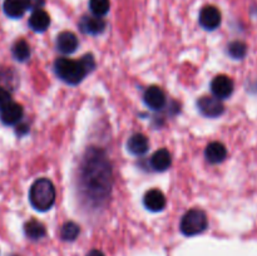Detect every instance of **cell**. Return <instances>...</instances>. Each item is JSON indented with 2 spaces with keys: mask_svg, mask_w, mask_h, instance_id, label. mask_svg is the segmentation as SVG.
Here are the masks:
<instances>
[{
  "mask_svg": "<svg viewBox=\"0 0 257 256\" xmlns=\"http://www.w3.org/2000/svg\"><path fill=\"white\" fill-rule=\"evenodd\" d=\"M80 186L87 200L100 203L107 200L112 187V170L104 153L97 148L87 151L80 171Z\"/></svg>",
  "mask_w": 257,
  "mask_h": 256,
  "instance_id": "1",
  "label": "cell"
},
{
  "mask_svg": "<svg viewBox=\"0 0 257 256\" xmlns=\"http://www.w3.org/2000/svg\"><path fill=\"white\" fill-rule=\"evenodd\" d=\"M29 201L37 211H48L55 201V187L48 178H38L29 191Z\"/></svg>",
  "mask_w": 257,
  "mask_h": 256,
  "instance_id": "2",
  "label": "cell"
},
{
  "mask_svg": "<svg viewBox=\"0 0 257 256\" xmlns=\"http://www.w3.org/2000/svg\"><path fill=\"white\" fill-rule=\"evenodd\" d=\"M54 69L58 77L68 84H78L87 74V70L80 60H73L69 58H59L55 60Z\"/></svg>",
  "mask_w": 257,
  "mask_h": 256,
  "instance_id": "3",
  "label": "cell"
},
{
  "mask_svg": "<svg viewBox=\"0 0 257 256\" xmlns=\"http://www.w3.org/2000/svg\"><path fill=\"white\" fill-rule=\"evenodd\" d=\"M208 221L207 216L202 210L193 208V210L187 211L183 215L181 220L180 228L183 235L186 236H196L198 233L203 232L207 228Z\"/></svg>",
  "mask_w": 257,
  "mask_h": 256,
  "instance_id": "4",
  "label": "cell"
},
{
  "mask_svg": "<svg viewBox=\"0 0 257 256\" xmlns=\"http://www.w3.org/2000/svg\"><path fill=\"white\" fill-rule=\"evenodd\" d=\"M198 109L202 113L205 117L208 118H216L220 117L221 114L225 110V107H223L221 99L216 97H202L200 98V100L197 102Z\"/></svg>",
  "mask_w": 257,
  "mask_h": 256,
  "instance_id": "5",
  "label": "cell"
},
{
  "mask_svg": "<svg viewBox=\"0 0 257 256\" xmlns=\"http://www.w3.org/2000/svg\"><path fill=\"white\" fill-rule=\"evenodd\" d=\"M211 90H212L213 97L218 99H226L230 97L233 92V82L227 75H217L215 79L211 82Z\"/></svg>",
  "mask_w": 257,
  "mask_h": 256,
  "instance_id": "6",
  "label": "cell"
},
{
  "mask_svg": "<svg viewBox=\"0 0 257 256\" xmlns=\"http://www.w3.org/2000/svg\"><path fill=\"white\" fill-rule=\"evenodd\" d=\"M200 24L206 30H215L221 24V13L213 5H207L200 13Z\"/></svg>",
  "mask_w": 257,
  "mask_h": 256,
  "instance_id": "7",
  "label": "cell"
},
{
  "mask_svg": "<svg viewBox=\"0 0 257 256\" xmlns=\"http://www.w3.org/2000/svg\"><path fill=\"white\" fill-rule=\"evenodd\" d=\"M143 100H145L147 107H150L151 109L158 110L162 109L163 105H165L166 95L160 87L152 85V87L146 89L145 95H143Z\"/></svg>",
  "mask_w": 257,
  "mask_h": 256,
  "instance_id": "8",
  "label": "cell"
},
{
  "mask_svg": "<svg viewBox=\"0 0 257 256\" xmlns=\"http://www.w3.org/2000/svg\"><path fill=\"white\" fill-rule=\"evenodd\" d=\"M79 28L83 33L89 35H98L104 32L105 22L100 17H83L79 22Z\"/></svg>",
  "mask_w": 257,
  "mask_h": 256,
  "instance_id": "9",
  "label": "cell"
},
{
  "mask_svg": "<svg viewBox=\"0 0 257 256\" xmlns=\"http://www.w3.org/2000/svg\"><path fill=\"white\" fill-rule=\"evenodd\" d=\"M143 203L146 208L152 212H160L166 206V197L162 191L160 190H150L143 197Z\"/></svg>",
  "mask_w": 257,
  "mask_h": 256,
  "instance_id": "10",
  "label": "cell"
},
{
  "mask_svg": "<svg viewBox=\"0 0 257 256\" xmlns=\"http://www.w3.org/2000/svg\"><path fill=\"white\" fill-rule=\"evenodd\" d=\"M23 118V107L18 103L12 102L0 110V119L4 124L13 125L17 124Z\"/></svg>",
  "mask_w": 257,
  "mask_h": 256,
  "instance_id": "11",
  "label": "cell"
},
{
  "mask_svg": "<svg viewBox=\"0 0 257 256\" xmlns=\"http://www.w3.org/2000/svg\"><path fill=\"white\" fill-rule=\"evenodd\" d=\"M57 48L63 54H72L78 48V38L72 32H62L57 37Z\"/></svg>",
  "mask_w": 257,
  "mask_h": 256,
  "instance_id": "12",
  "label": "cell"
},
{
  "mask_svg": "<svg viewBox=\"0 0 257 256\" xmlns=\"http://www.w3.org/2000/svg\"><path fill=\"white\" fill-rule=\"evenodd\" d=\"M127 148L132 155L135 156H142L150 148V143H148L147 137L142 133H136V135L131 136L130 140L127 142Z\"/></svg>",
  "mask_w": 257,
  "mask_h": 256,
  "instance_id": "13",
  "label": "cell"
},
{
  "mask_svg": "<svg viewBox=\"0 0 257 256\" xmlns=\"http://www.w3.org/2000/svg\"><path fill=\"white\" fill-rule=\"evenodd\" d=\"M49 24H50V17L48 15V13L43 9L33 12L29 18L30 28L37 33L45 32V30L49 28Z\"/></svg>",
  "mask_w": 257,
  "mask_h": 256,
  "instance_id": "14",
  "label": "cell"
},
{
  "mask_svg": "<svg viewBox=\"0 0 257 256\" xmlns=\"http://www.w3.org/2000/svg\"><path fill=\"white\" fill-rule=\"evenodd\" d=\"M205 156L208 162L215 165V163H220L225 160L226 156H227V150L222 143L212 142L206 147Z\"/></svg>",
  "mask_w": 257,
  "mask_h": 256,
  "instance_id": "15",
  "label": "cell"
},
{
  "mask_svg": "<svg viewBox=\"0 0 257 256\" xmlns=\"http://www.w3.org/2000/svg\"><path fill=\"white\" fill-rule=\"evenodd\" d=\"M171 163H172V158H171L170 152L165 148L158 150L151 157V167L155 171H158V172H163V171L168 170Z\"/></svg>",
  "mask_w": 257,
  "mask_h": 256,
  "instance_id": "16",
  "label": "cell"
},
{
  "mask_svg": "<svg viewBox=\"0 0 257 256\" xmlns=\"http://www.w3.org/2000/svg\"><path fill=\"white\" fill-rule=\"evenodd\" d=\"M3 9L9 18L18 19V18H22L24 15L27 5H25L24 0H5Z\"/></svg>",
  "mask_w": 257,
  "mask_h": 256,
  "instance_id": "17",
  "label": "cell"
},
{
  "mask_svg": "<svg viewBox=\"0 0 257 256\" xmlns=\"http://www.w3.org/2000/svg\"><path fill=\"white\" fill-rule=\"evenodd\" d=\"M24 232L32 240H39V238L44 237L47 230L42 222L37 220H30L24 225Z\"/></svg>",
  "mask_w": 257,
  "mask_h": 256,
  "instance_id": "18",
  "label": "cell"
},
{
  "mask_svg": "<svg viewBox=\"0 0 257 256\" xmlns=\"http://www.w3.org/2000/svg\"><path fill=\"white\" fill-rule=\"evenodd\" d=\"M13 55L19 62H25L29 59L30 57V47L25 40H18L14 45H13Z\"/></svg>",
  "mask_w": 257,
  "mask_h": 256,
  "instance_id": "19",
  "label": "cell"
},
{
  "mask_svg": "<svg viewBox=\"0 0 257 256\" xmlns=\"http://www.w3.org/2000/svg\"><path fill=\"white\" fill-rule=\"evenodd\" d=\"M80 232L79 226L73 221L65 222L60 228V237L64 241H74Z\"/></svg>",
  "mask_w": 257,
  "mask_h": 256,
  "instance_id": "20",
  "label": "cell"
},
{
  "mask_svg": "<svg viewBox=\"0 0 257 256\" xmlns=\"http://www.w3.org/2000/svg\"><path fill=\"white\" fill-rule=\"evenodd\" d=\"M89 8L93 15L102 18L109 10L110 3L109 0H89Z\"/></svg>",
  "mask_w": 257,
  "mask_h": 256,
  "instance_id": "21",
  "label": "cell"
},
{
  "mask_svg": "<svg viewBox=\"0 0 257 256\" xmlns=\"http://www.w3.org/2000/svg\"><path fill=\"white\" fill-rule=\"evenodd\" d=\"M228 54L233 58V59H242L247 53V45L243 42H232L228 45Z\"/></svg>",
  "mask_w": 257,
  "mask_h": 256,
  "instance_id": "22",
  "label": "cell"
},
{
  "mask_svg": "<svg viewBox=\"0 0 257 256\" xmlns=\"http://www.w3.org/2000/svg\"><path fill=\"white\" fill-rule=\"evenodd\" d=\"M9 103H12V95L5 88L0 87V110L7 107Z\"/></svg>",
  "mask_w": 257,
  "mask_h": 256,
  "instance_id": "23",
  "label": "cell"
},
{
  "mask_svg": "<svg viewBox=\"0 0 257 256\" xmlns=\"http://www.w3.org/2000/svg\"><path fill=\"white\" fill-rule=\"evenodd\" d=\"M80 63H82V65L84 67V69L87 70V73H89L90 70H93V68H94V59H93V57L90 54H87L84 55V57L80 59Z\"/></svg>",
  "mask_w": 257,
  "mask_h": 256,
  "instance_id": "24",
  "label": "cell"
},
{
  "mask_svg": "<svg viewBox=\"0 0 257 256\" xmlns=\"http://www.w3.org/2000/svg\"><path fill=\"white\" fill-rule=\"evenodd\" d=\"M44 2L45 0H24L25 5H27V9L33 10V12L42 9L43 5H44Z\"/></svg>",
  "mask_w": 257,
  "mask_h": 256,
  "instance_id": "25",
  "label": "cell"
},
{
  "mask_svg": "<svg viewBox=\"0 0 257 256\" xmlns=\"http://www.w3.org/2000/svg\"><path fill=\"white\" fill-rule=\"evenodd\" d=\"M87 256H104V253L99 250H92L87 253Z\"/></svg>",
  "mask_w": 257,
  "mask_h": 256,
  "instance_id": "26",
  "label": "cell"
}]
</instances>
